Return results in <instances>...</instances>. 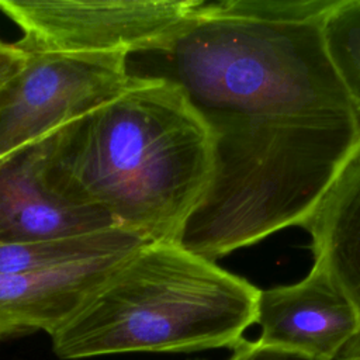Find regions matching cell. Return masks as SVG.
<instances>
[{
  "instance_id": "cell-1",
  "label": "cell",
  "mask_w": 360,
  "mask_h": 360,
  "mask_svg": "<svg viewBox=\"0 0 360 360\" xmlns=\"http://www.w3.org/2000/svg\"><path fill=\"white\" fill-rule=\"evenodd\" d=\"M335 0L204 1L163 53L207 122L212 176L179 243L218 259L304 226L360 153V110L323 37Z\"/></svg>"
},
{
  "instance_id": "cell-2",
  "label": "cell",
  "mask_w": 360,
  "mask_h": 360,
  "mask_svg": "<svg viewBox=\"0 0 360 360\" xmlns=\"http://www.w3.org/2000/svg\"><path fill=\"white\" fill-rule=\"evenodd\" d=\"M212 167L211 131L183 90L135 75L121 93L49 134L44 179L59 197L145 242H179Z\"/></svg>"
},
{
  "instance_id": "cell-3",
  "label": "cell",
  "mask_w": 360,
  "mask_h": 360,
  "mask_svg": "<svg viewBox=\"0 0 360 360\" xmlns=\"http://www.w3.org/2000/svg\"><path fill=\"white\" fill-rule=\"evenodd\" d=\"M260 290L179 242H146L51 338L62 360L233 349Z\"/></svg>"
},
{
  "instance_id": "cell-4",
  "label": "cell",
  "mask_w": 360,
  "mask_h": 360,
  "mask_svg": "<svg viewBox=\"0 0 360 360\" xmlns=\"http://www.w3.org/2000/svg\"><path fill=\"white\" fill-rule=\"evenodd\" d=\"M202 0H0L27 55L166 53Z\"/></svg>"
},
{
  "instance_id": "cell-5",
  "label": "cell",
  "mask_w": 360,
  "mask_h": 360,
  "mask_svg": "<svg viewBox=\"0 0 360 360\" xmlns=\"http://www.w3.org/2000/svg\"><path fill=\"white\" fill-rule=\"evenodd\" d=\"M125 53L28 55L0 87V163L127 89Z\"/></svg>"
},
{
  "instance_id": "cell-6",
  "label": "cell",
  "mask_w": 360,
  "mask_h": 360,
  "mask_svg": "<svg viewBox=\"0 0 360 360\" xmlns=\"http://www.w3.org/2000/svg\"><path fill=\"white\" fill-rule=\"evenodd\" d=\"M257 340L323 360H336L360 329L350 298L318 267L300 281L260 290Z\"/></svg>"
},
{
  "instance_id": "cell-7",
  "label": "cell",
  "mask_w": 360,
  "mask_h": 360,
  "mask_svg": "<svg viewBox=\"0 0 360 360\" xmlns=\"http://www.w3.org/2000/svg\"><path fill=\"white\" fill-rule=\"evenodd\" d=\"M48 136L0 163V243L69 238L117 228L103 212L72 204L48 187L44 179Z\"/></svg>"
},
{
  "instance_id": "cell-8",
  "label": "cell",
  "mask_w": 360,
  "mask_h": 360,
  "mask_svg": "<svg viewBox=\"0 0 360 360\" xmlns=\"http://www.w3.org/2000/svg\"><path fill=\"white\" fill-rule=\"evenodd\" d=\"M129 255L98 257L49 271L0 274V339L35 332L51 336Z\"/></svg>"
},
{
  "instance_id": "cell-9",
  "label": "cell",
  "mask_w": 360,
  "mask_h": 360,
  "mask_svg": "<svg viewBox=\"0 0 360 360\" xmlns=\"http://www.w3.org/2000/svg\"><path fill=\"white\" fill-rule=\"evenodd\" d=\"M304 228L314 264L360 314V153L338 177Z\"/></svg>"
},
{
  "instance_id": "cell-10",
  "label": "cell",
  "mask_w": 360,
  "mask_h": 360,
  "mask_svg": "<svg viewBox=\"0 0 360 360\" xmlns=\"http://www.w3.org/2000/svg\"><path fill=\"white\" fill-rule=\"evenodd\" d=\"M146 243L121 228L69 238L0 243V274L38 273L98 257L129 255Z\"/></svg>"
},
{
  "instance_id": "cell-11",
  "label": "cell",
  "mask_w": 360,
  "mask_h": 360,
  "mask_svg": "<svg viewBox=\"0 0 360 360\" xmlns=\"http://www.w3.org/2000/svg\"><path fill=\"white\" fill-rule=\"evenodd\" d=\"M330 58L360 110V0H335L323 18Z\"/></svg>"
},
{
  "instance_id": "cell-12",
  "label": "cell",
  "mask_w": 360,
  "mask_h": 360,
  "mask_svg": "<svg viewBox=\"0 0 360 360\" xmlns=\"http://www.w3.org/2000/svg\"><path fill=\"white\" fill-rule=\"evenodd\" d=\"M226 360H323L312 357L295 350L266 345L260 340L243 339L232 349V354Z\"/></svg>"
},
{
  "instance_id": "cell-13",
  "label": "cell",
  "mask_w": 360,
  "mask_h": 360,
  "mask_svg": "<svg viewBox=\"0 0 360 360\" xmlns=\"http://www.w3.org/2000/svg\"><path fill=\"white\" fill-rule=\"evenodd\" d=\"M28 55L15 48L14 44L0 41V87L13 79L27 63Z\"/></svg>"
},
{
  "instance_id": "cell-14",
  "label": "cell",
  "mask_w": 360,
  "mask_h": 360,
  "mask_svg": "<svg viewBox=\"0 0 360 360\" xmlns=\"http://www.w3.org/2000/svg\"><path fill=\"white\" fill-rule=\"evenodd\" d=\"M336 360H360V329L345 346Z\"/></svg>"
}]
</instances>
